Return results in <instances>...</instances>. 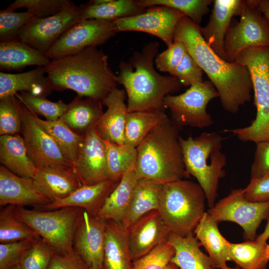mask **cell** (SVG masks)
Wrapping results in <instances>:
<instances>
[{
	"label": "cell",
	"instance_id": "obj_1",
	"mask_svg": "<svg viewBox=\"0 0 269 269\" xmlns=\"http://www.w3.org/2000/svg\"><path fill=\"white\" fill-rule=\"evenodd\" d=\"M200 27L183 16L175 28L174 41L184 44L187 52L207 75L218 92L223 109L236 114L252 98L250 72L246 66L237 61L228 62L217 55L204 40Z\"/></svg>",
	"mask_w": 269,
	"mask_h": 269
},
{
	"label": "cell",
	"instance_id": "obj_2",
	"mask_svg": "<svg viewBox=\"0 0 269 269\" xmlns=\"http://www.w3.org/2000/svg\"><path fill=\"white\" fill-rule=\"evenodd\" d=\"M108 58L92 46L75 55L51 60L44 67L53 90H72L78 97L102 101L119 84Z\"/></svg>",
	"mask_w": 269,
	"mask_h": 269
},
{
	"label": "cell",
	"instance_id": "obj_3",
	"mask_svg": "<svg viewBox=\"0 0 269 269\" xmlns=\"http://www.w3.org/2000/svg\"><path fill=\"white\" fill-rule=\"evenodd\" d=\"M159 47L157 41L150 42L140 51H134L128 62L119 63L118 82L126 91L129 113L164 109L165 97L181 88L176 77L162 75L155 70Z\"/></svg>",
	"mask_w": 269,
	"mask_h": 269
},
{
	"label": "cell",
	"instance_id": "obj_4",
	"mask_svg": "<svg viewBox=\"0 0 269 269\" xmlns=\"http://www.w3.org/2000/svg\"><path fill=\"white\" fill-rule=\"evenodd\" d=\"M180 130L168 117L155 127L136 147L138 179L166 184L188 178L179 141Z\"/></svg>",
	"mask_w": 269,
	"mask_h": 269
},
{
	"label": "cell",
	"instance_id": "obj_5",
	"mask_svg": "<svg viewBox=\"0 0 269 269\" xmlns=\"http://www.w3.org/2000/svg\"><path fill=\"white\" fill-rule=\"evenodd\" d=\"M223 140L215 132H205L186 139L179 136L186 170L202 188L210 208L218 196L219 180L225 175L227 157L221 151Z\"/></svg>",
	"mask_w": 269,
	"mask_h": 269
},
{
	"label": "cell",
	"instance_id": "obj_6",
	"mask_svg": "<svg viewBox=\"0 0 269 269\" xmlns=\"http://www.w3.org/2000/svg\"><path fill=\"white\" fill-rule=\"evenodd\" d=\"M206 196L198 183L181 179L162 185L158 211L170 233H193L205 211Z\"/></svg>",
	"mask_w": 269,
	"mask_h": 269
},
{
	"label": "cell",
	"instance_id": "obj_7",
	"mask_svg": "<svg viewBox=\"0 0 269 269\" xmlns=\"http://www.w3.org/2000/svg\"><path fill=\"white\" fill-rule=\"evenodd\" d=\"M235 61L246 66L250 72L257 114L249 126L224 131L243 142L269 141V46L248 48Z\"/></svg>",
	"mask_w": 269,
	"mask_h": 269
},
{
	"label": "cell",
	"instance_id": "obj_8",
	"mask_svg": "<svg viewBox=\"0 0 269 269\" xmlns=\"http://www.w3.org/2000/svg\"><path fill=\"white\" fill-rule=\"evenodd\" d=\"M84 211L76 207L48 210L15 207L14 213L48 244L55 253L64 254L74 250L75 233Z\"/></svg>",
	"mask_w": 269,
	"mask_h": 269
},
{
	"label": "cell",
	"instance_id": "obj_9",
	"mask_svg": "<svg viewBox=\"0 0 269 269\" xmlns=\"http://www.w3.org/2000/svg\"><path fill=\"white\" fill-rule=\"evenodd\" d=\"M240 19L233 18L225 38L226 60L235 62L244 50L269 46V20L259 8L257 0H243Z\"/></svg>",
	"mask_w": 269,
	"mask_h": 269
},
{
	"label": "cell",
	"instance_id": "obj_10",
	"mask_svg": "<svg viewBox=\"0 0 269 269\" xmlns=\"http://www.w3.org/2000/svg\"><path fill=\"white\" fill-rule=\"evenodd\" d=\"M219 95L213 84L210 81H203L192 85L182 94L167 95L163 105L170 113L171 121L180 130L186 126L204 128L214 123L207 107Z\"/></svg>",
	"mask_w": 269,
	"mask_h": 269
},
{
	"label": "cell",
	"instance_id": "obj_11",
	"mask_svg": "<svg viewBox=\"0 0 269 269\" xmlns=\"http://www.w3.org/2000/svg\"><path fill=\"white\" fill-rule=\"evenodd\" d=\"M207 212L218 223L230 221L239 225L244 238L254 241L262 222L269 217V201L251 202L246 198L244 189H233Z\"/></svg>",
	"mask_w": 269,
	"mask_h": 269
},
{
	"label": "cell",
	"instance_id": "obj_12",
	"mask_svg": "<svg viewBox=\"0 0 269 269\" xmlns=\"http://www.w3.org/2000/svg\"><path fill=\"white\" fill-rule=\"evenodd\" d=\"M114 21L81 20L67 30L45 53L50 60L75 55L105 43L117 33Z\"/></svg>",
	"mask_w": 269,
	"mask_h": 269
},
{
	"label": "cell",
	"instance_id": "obj_13",
	"mask_svg": "<svg viewBox=\"0 0 269 269\" xmlns=\"http://www.w3.org/2000/svg\"><path fill=\"white\" fill-rule=\"evenodd\" d=\"M81 20V9L76 5L49 17H33L20 30L17 39L45 54L63 34Z\"/></svg>",
	"mask_w": 269,
	"mask_h": 269
},
{
	"label": "cell",
	"instance_id": "obj_14",
	"mask_svg": "<svg viewBox=\"0 0 269 269\" xmlns=\"http://www.w3.org/2000/svg\"><path fill=\"white\" fill-rule=\"evenodd\" d=\"M21 131L28 155L37 168L62 165L73 167L50 136L38 125L33 113L17 99Z\"/></svg>",
	"mask_w": 269,
	"mask_h": 269
},
{
	"label": "cell",
	"instance_id": "obj_15",
	"mask_svg": "<svg viewBox=\"0 0 269 269\" xmlns=\"http://www.w3.org/2000/svg\"><path fill=\"white\" fill-rule=\"evenodd\" d=\"M184 15L165 6L146 8L140 14L114 21L117 32L136 31L146 32L160 38L168 46L174 41V34L180 19Z\"/></svg>",
	"mask_w": 269,
	"mask_h": 269
},
{
	"label": "cell",
	"instance_id": "obj_16",
	"mask_svg": "<svg viewBox=\"0 0 269 269\" xmlns=\"http://www.w3.org/2000/svg\"><path fill=\"white\" fill-rule=\"evenodd\" d=\"M73 169L82 186L95 184L110 179L105 141L96 125L88 129Z\"/></svg>",
	"mask_w": 269,
	"mask_h": 269
},
{
	"label": "cell",
	"instance_id": "obj_17",
	"mask_svg": "<svg viewBox=\"0 0 269 269\" xmlns=\"http://www.w3.org/2000/svg\"><path fill=\"white\" fill-rule=\"evenodd\" d=\"M170 233L158 210L151 211L142 216L127 229L133 261L167 242Z\"/></svg>",
	"mask_w": 269,
	"mask_h": 269
},
{
	"label": "cell",
	"instance_id": "obj_18",
	"mask_svg": "<svg viewBox=\"0 0 269 269\" xmlns=\"http://www.w3.org/2000/svg\"><path fill=\"white\" fill-rule=\"evenodd\" d=\"M106 221L84 210L76 228L73 249L89 267L103 266Z\"/></svg>",
	"mask_w": 269,
	"mask_h": 269
},
{
	"label": "cell",
	"instance_id": "obj_19",
	"mask_svg": "<svg viewBox=\"0 0 269 269\" xmlns=\"http://www.w3.org/2000/svg\"><path fill=\"white\" fill-rule=\"evenodd\" d=\"M51 202L33 179L19 176L3 166H0V206L32 205L38 207Z\"/></svg>",
	"mask_w": 269,
	"mask_h": 269
},
{
	"label": "cell",
	"instance_id": "obj_20",
	"mask_svg": "<svg viewBox=\"0 0 269 269\" xmlns=\"http://www.w3.org/2000/svg\"><path fill=\"white\" fill-rule=\"evenodd\" d=\"M207 24L200 27L201 33L208 46L226 60L225 38L235 16L240 15L243 0H215Z\"/></svg>",
	"mask_w": 269,
	"mask_h": 269
},
{
	"label": "cell",
	"instance_id": "obj_21",
	"mask_svg": "<svg viewBox=\"0 0 269 269\" xmlns=\"http://www.w3.org/2000/svg\"><path fill=\"white\" fill-rule=\"evenodd\" d=\"M126 92L124 89L114 88L102 103L107 109L96 123L98 133L104 140L117 144H124L127 105L125 103Z\"/></svg>",
	"mask_w": 269,
	"mask_h": 269
},
{
	"label": "cell",
	"instance_id": "obj_22",
	"mask_svg": "<svg viewBox=\"0 0 269 269\" xmlns=\"http://www.w3.org/2000/svg\"><path fill=\"white\" fill-rule=\"evenodd\" d=\"M120 181L109 179L90 185H83L66 197L39 206L40 210H53L67 207H79L89 214L97 216L106 199Z\"/></svg>",
	"mask_w": 269,
	"mask_h": 269
},
{
	"label": "cell",
	"instance_id": "obj_23",
	"mask_svg": "<svg viewBox=\"0 0 269 269\" xmlns=\"http://www.w3.org/2000/svg\"><path fill=\"white\" fill-rule=\"evenodd\" d=\"M33 179L51 202L66 197L82 186L73 168L62 165L37 168Z\"/></svg>",
	"mask_w": 269,
	"mask_h": 269
},
{
	"label": "cell",
	"instance_id": "obj_24",
	"mask_svg": "<svg viewBox=\"0 0 269 269\" xmlns=\"http://www.w3.org/2000/svg\"><path fill=\"white\" fill-rule=\"evenodd\" d=\"M45 67H37L21 73L0 72V99L18 92H27L46 97L53 90L46 75Z\"/></svg>",
	"mask_w": 269,
	"mask_h": 269
},
{
	"label": "cell",
	"instance_id": "obj_25",
	"mask_svg": "<svg viewBox=\"0 0 269 269\" xmlns=\"http://www.w3.org/2000/svg\"><path fill=\"white\" fill-rule=\"evenodd\" d=\"M133 263L127 229L120 222L107 221L104 246V269H133Z\"/></svg>",
	"mask_w": 269,
	"mask_h": 269
},
{
	"label": "cell",
	"instance_id": "obj_26",
	"mask_svg": "<svg viewBox=\"0 0 269 269\" xmlns=\"http://www.w3.org/2000/svg\"><path fill=\"white\" fill-rule=\"evenodd\" d=\"M218 223L205 212L194 230V234L207 251L217 269H225L226 263L231 261L230 243L221 234Z\"/></svg>",
	"mask_w": 269,
	"mask_h": 269
},
{
	"label": "cell",
	"instance_id": "obj_27",
	"mask_svg": "<svg viewBox=\"0 0 269 269\" xmlns=\"http://www.w3.org/2000/svg\"><path fill=\"white\" fill-rule=\"evenodd\" d=\"M167 242L175 250L170 262L180 269H218L209 256L201 250L194 233L185 237L170 233Z\"/></svg>",
	"mask_w": 269,
	"mask_h": 269
},
{
	"label": "cell",
	"instance_id": "obj_28",
	"mask_svg": "<svg viewBox=\"0 0 269 269\" xmlns=\"http://www.w3.org/2000/svg\"><path fill=\"white\" fill-rule=\"evenodd\" d=\"M0 161L13 173L33 179L37 168L29 158L23 137L19 134L0 136Z\"/></svg>",
	"mask_w": 269,
	"mask_h": 269
},
{
	"label": "cell",
	"instance_id": "obj_29",
	"mask_svg": "<svg viewBox=\"0 0 269 269\" xmlns=\"http://www.w3.org/2000/svg\"><path fill=\"white\" fill-rule=\"evenodd\" d=\"M162 184L148 179H139L121 224L128 229L140 217L153 210H158Z\"/></svg>",
	"mask_w": 269,
	"mask_h": 269
},
{
	"label": "cell",
	"instance_id": "obj_30",
	"mask_svg": "<svg viewBox=\"0 0 269 269\" xmlns=\"http://www.w3.org/2000/svg\"><path fill=\"white\" fill-rule=\"evenodd\" d=\"M50 61L44 54L18 39L0 42L1 71L19 70L32 65L45 67Z\"/></svg>",
	"mask_w": 269,
	"mask_h": 269
},
{
	"label": "cell",
	"instance_id": "obj_31",
	"mask_svg": "<svg viewBox=\"0 0 269 269\" xmlns=\"http://www.w3.org/2000/svg\"><path fill=\"white\" fill-rule=\"evenodd\" d=\"M138 179L135 170L126 174L106 199L97 216L105 220L121 223L129 208Z\"/></svg>",
	"mask_w": 269,
	"mask_h": 269
},
{
	"label": "cell",
	"instance_id": "obj_32",
	"mask_svg": "<svg viewBox=\"0 0 269 269\" xmlns=\"http://www.w3.org/2000/svg\"><path fill=\"white\" fill-rule=\"evenodd\" d=\"M33 117L38 125L53 139L65 158L73 167L84 140V135L74 132L60 119L54 121L43 120L34 113Z\"/></svg>",
	"mask_w": 269,
	"mask_h": 269
},
{
	"label": "cell",
	"instance_id": "obj_33",
	"mask_svg": "<svg viewBox=\"0 0 269 269\" xmlns=\"http://www.w3.org/2000/svg\"><path fill=\"white\" fill-rule=\"evenodd\" d=\"M167 118L164 109L128 113L124 143L136 148L155 127Z\"/></svg>",
	"mask_w": 269,
	"mask_h": 269
},
{
	"label": "cell",
	"instance_id": "obj_34",
	"mask_svg": "<svg viewBox=\"0 0 269 269\" xmlns=\"http://www.w3.org/2000/svg\"><path fill=\"white\" fill-rule=\"evenodd\" d=\"M75 99L69 104L67 111L60 118L72 130L84 131L97 122L103 114L101 101L87 98L85 100Z\"/></svg>",
	"mask_w": 269,
	"mask_h": 269
},
{
	"label": "cell",
	"instance_id": "obj_35",
	"mask_svg": "<svg viewBox=\"0 0 269 269\" xmlns=\"http://www.w3.org/2000/svg\"><path fill=\"white\" fill-rule=\"evenodd\" d=\"M82 20L90 19L115 21L143 12L135 0H111L104 4L96 5L90 1L80 5Z\"/></svg>",
	"mask_w": 269,
	"mask_h": 269
},
{
	"label": "cell",
	"instance_id": "obj_36",
	"mask_svg": "<svg viewBox=\"0 0 269 269\" xmlns=\"http://www.w3.org/2000/svg\"><path fill=\"white\" fill-rule=\"evenodd\" d=\"M230 256L241 269H266L269 262V244L256 240L230 243Z\"/></svg>",
	"mask_w": 269,
	"mask_h": 269
},
{
	"label": "cell",
	"instance_id": "obj_37",
	"mask_svg": "<svg viewBox=\"0 0 269 269\" xmlns=\"http://www.w3.org/2000/svg\"><path fill=\"white\" fill-rule=\"evenodd\" d=\"M104 141L109 178L120 181L126 174L135 170L136 148L126 144H117L107 140Z\"/></svg>",
	"mask_w": 269,
	"mask_h": 269
},
{
	"label": "cell",
	"instance_id": "obj_38",
	"mask_svg": "<svg viewBox=\"0 0 269 269\" xmlns=\"http://www.w3.org/2000/svg\"><path fill=\"white\" fill-rule=\"evenodd\" d=\"M16 206L7 205L0 211V243L37 239L39 235L14 215Z\"/></svg>",
	"mask_w": 269,
	"mask_h": 269
},
{
	"label": "cell",
	"instance_id": "obj_39",
	"mask_svg": "<svg viewBox=\"0 0 269 269\" xmlns=\"http://www.w3.org/2000/svg\"><path fill=\"white\" fill-rule=\"evenodd\" d=\"M143 8L165 6L181 12L194 23L199 25L203 17L209 12L212 0H137Z\"/></svg>",
	"mask_w": 269,
	"mask_h": 269
},
{
	"label": "cell",
	"instance_id": "obj_40",
	"mask_svg": "<svg viewBox=\"0 0 269 269\" xmlns=\"http://www.w3.org/2000/svg\"><path fill=\"white\" fill-rule=\"evenodd\" d=\"M15 96L32 112L42 116L47 121L59 119L69 107V104H66L62 100L52 102L46 97L34 95L27 92H20Z\"/></svg>",
	"mask_w": 269,
	"mask_h": 269
},
{
	"label": "cell",
	"instance_id": "obj_41",
	"mask_svg": "<svg viewBox=\"0 0 269 269\" xmlns=\"http://www.w3.org/2000/svg\"><path fill=\"white\" fill-rule=\"evenodd\" d=\"M75 5L69 0H16L6 8L14 11L25 8L33 17L42 18L55 15Z\"/></svg>",
	"mask_w": 269,
	"mask_h": 269
},
{
	"label": "cell",
	"instance_id": "obj_42",
	"mask_svg": "<svg viewBox=\"0 0 269 269\" xmlns=\"http://www.w3.org/2000/svg\"><path fill=\"white\" fill-rule=\"evenodd\" d=\"M21 131V119L15 95L0 99V134H17Z\"/></svg>",
	"mask_w": 269,
	"mask_h": 269
},
{
	"label": "cell",
	"instance_id": "obj_43",
	"mask_svg": "<svg viewBox=\"0 0 269 269\" xmlns=\"http://www.w3.org/2000/svg\"><path fill=\"white\" fill-rule=\"evenodd\" d=\"M33 17L27 10L15 12L6 8L0 10V41L17 39L21 28Z\"/></svg>",
	"mask_w": 269,
	"mask_h": 269
},
{
	"label": "cell",
	"instance_id": "obj_44",
	"mask_svg": "<svg viewBox=\"0 0 269 269\" xmlns=\"http://www.w3.org/2000/svg\"><path fill=\"white\" fill-rule=\"evenodd\" d=\"M54 253L48 244L39 238L24 255L19 265L21 269H48Z\"/></svg>",
	"mask_w": 269,
	"mask_h": 269
},
{
	"label": "cell",
	"instance_id": "obj_45",
	"mask_svg": "<svg viewBox=\"0 0 269 269\" xmlns=\"http://www.w3.org/2000/svg\"><path fill=\"white\" fill-rule=\"evenodd\" d=\"M174 253L171 245L168 242L162 243L133 261V269H165Z\"/></svg>",
	"mask_w": 269,
	"mask_h": 269
},
{
	"label": "cell",
	"instance_id": "obj_46",
	"mask_svg": "<svg viewBox=\"0 0 269 269\" xmlns=\"http://www.w3.org/2000/svg\"><path fill=\"white\" fill-rule=\"evenodd\" d=\"M39 238L0 243V269H8L19 264L27 251Z\"/></svg>",
	"mask_w": 269,
	"mask_h": 269
},
{
	"label": "cell",
	"instance_id": "obj_47",
	"mask_svg": "<svg viewBox=\"0 0 269 269\" xmlns=\"http://www.w3.org/2000/svg\"><path fill=\"white\" fill-rule=\"evenodd\" d=\"M203 73L202 70L187 51L179 65L169 74L176 77L182 86L190 87L204 81Z\"/></svg>",
	"mask_w": 269,
	"mask_h": 269
},
{
	"label": "cell",
	"instance_id": "obj_48",
	"mask_svg": "<svg viewBox=\"0 0 269 269\" xmlns=\"http://www.w3.org/2000/svg\"><path fill=\"white\" fill-rule=\"evenodd\" d=\"M186 52L187 49L183 43L174 41L156 57L154 63L156 68L159 71L170 74L179 65Z\"/></svg>",
	"mask_w": 269,
	"mask_h": 269
},
{
	"label": "cell",
	"instance_id": "obj_49",
	"mask_svg": "<svg viewBox=\"0 0 269 269\" xmlns=\"http://www.w3.org/2000/svg\"><path fill=\"white\" fill-rule=\"evenodd\" d=\"M256 145L250 180L269 176V141L259 142Z\"/></svg>",
	"mask_w": 269,
	"mask_h": 269
},
{
	"label": "cell",
	"instance_id": "obj_50",
	"mask_svg": "<svg viewBox=\"0 0 269 269\" xmlns=\"http://www.w3.org/2000/svg\"><path fill=\"white\" fill-rule=\"evenodd\" d=\"M48 269H90V267L73 250L64 254L54 253Z\"/></svg>",
	"mask_w": 269,
	"mask_h": 269
},
{
	"label": "cell",
	"instance_id": "obj_51",
	"mask_svg": "<svg viewBox=\"0 0 269 269\" xmlns=\"http://www.w3.org/2000/svg\"><path fill=\"white\" fill-rule=\"evenodd\" d=\"M244 193L246 198L251 202L269 201V176L250 180Z\"/></svg>",
	"mask_w": 269,
	"mask_h": 269
},
{
	"label": "cell",
	"instance_id": "obj_52",
	"mask_svg": "<svg viewBox=\"0 0 269 269\" xmlns=\"http://www.w3.org/2000/svg\"><path fill=\"white\" fill-rule=\"evenodd\" d=\"M259 8L269 20V0H257Z\"/></svg>",
	"mask_w": 269,
	"mask_h": 269
},
{
	"label": "cell",
	"instance_id": "obj_53",
	"mask_svg": "<svg viewBox=\"0 0 269 269\" xmlns=\"http://www.w3.org/2000/svg\"><path fill=\"white\" fill-rule=\"evenodd\" d=\"M269 239V217L268 219L267 224L266 226L264 231L258 236L256 240L260 242H267V240Z\"/></svg>",
	"mask_w": 269,
	"mask_h": 269
},
{
	"label": "cell",
	"instance_id": "obj_54",
	"mask_svg": "<svg viewBox=\"0 0 269 269\" xmlns=\"http://www.w3.org/2000/svg\"><path fill=\"white\" fill-rule=\"evenodd\" d=\"M165 269H180L177 266L172 262H170Z\"/></svg>",
	"mask_w": 269,
	"mask_h": 269
},
{
	"label": "cell",
	"instance_id": "obj_55",
	"mask_svg": "<svg viewBox=\"0 0 269 269\" xmlns=\"http://www.w3.org/2000/svg\"><path fill=\"white\" fill-rule=\"evenodd\" d=\"M90 269H104V268L102 266H100L97 264H94L90 267Z\"/></svg>",
	"mask_w": 269,
	"mask_h": 269
},
{
	"label": "cell",
	"instance_id": "obj_56",
	"mask_svg": "<svg viewBox=\"0 0 269 269\" xmlns=\"http://www.w3.org/2000/svg\"><path fill=\"white\" fill-rule=\"evenodd\" d=\"M8 269H21L20 266L19 264L13 266V267Z\"/></svg>",
	"mask_w": 269,
	"mask_h": 269
},
{
	"label": "cell",
	"instance_id": "obj_57",
	"mask_svg": "<svg viewBox=\"0 0 269 269\" xmlns=\"http://www.w3.org/2000/svg\"><path fill=\"white\" fill-rule=\"evenodd\" d=\"M238 269V268H230L229 267H228L226 269Z\"/></svg>",
	"mask_w": 269,
	"mask_h": 269
}]
</instances>
